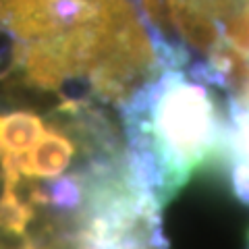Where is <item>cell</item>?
Wrapping results in <instances>:
<instances>
[{"mask_svg": "<svg viewBox=\"0 0 249 249\" xmlns=\"http://www.w3.org/2000/svg\"><path fill=\"white\" fill-rule=\"evenodd\" d=\"M160 15V0H0V25L31 81L56 89L85 79L106 96H123L160 60L150 25Z\"/></svg>", "mask_w": 249, "mask_h": 249, "instance_id": "obj_1", "label": "cell"}, {"mask_svg": "<svg viewBox=\"0 0 249 249\" xmlns=\"http://www.w3.org/2000/svg\"><path fill=\"white\" fill-rule=\"evenodd\" d=\"M123 116L131 143L129 177L158 206L227 142L212 93L173 67L135 89Z\"/></svg>", "mask_w": 249, "mask_h": 249, "instance_id": "obj_2", "label": "cell"}, {"mask_svg": "<svg viewBox=\"0 0 249 249\" xmlns=\"http://www.w3.org/2000/svg\"><path fill=\"white\" fill-rule=\"evenodd\" d=\"M75 156V145L67 133L58 129H46L42 137L19 156H4L11 158L17 166L19 177L34 178H54L71 164Z\"/></svg>", "mask_w": 249, "mask_h": 249, "instance_id": "obj_3", "label": "cell"}, {"mask_svg": "<svg viewBox=\"0 0 249 249\" xmlns=\"http://www.w3.org/2000/svg\"><path fill=\"white\" fill-rule=\"evenodd\" d=\"M46 131L44 121L36 112L0 114V158L27 152Z\"/></svg>", "mask_w": 249, "mask_h": 249, "instance_id": "obj_4", "label": "cell"}, {"mask_svg": "<svg viewBox=\"0 0 249 249\" xmlns=\"http://www.w3.org/2000/svg\"><path fill=\"white\" fill-rule=\"evenodd\" d=\"M17 187V185H15ZM13 185H4V191L0 196V227L11 232H23L31 220V206L25 204L15 191Z\"/></svg>", "mask_w": 249, "mask_h": 249, "instance_id": "obj_5", "label": "cell"}, {"mask_svg": "<svg viewBox=\"0 0 249 249\" xmlns=\"http://www.w3.org/2000/svg\"><path fill=\"white\" fill-rule=\"evenodd\" d=\"M83 196V187L75 181V177L58 178L48 189V199L58 208H75Z\"/></svg>", "mask_w": 249, "mask_h": 249, "instance_id": "obj_6", "label": "cell"}]
</instances>
